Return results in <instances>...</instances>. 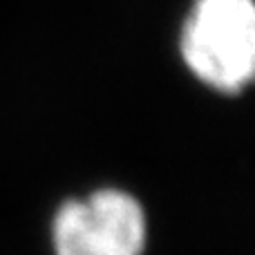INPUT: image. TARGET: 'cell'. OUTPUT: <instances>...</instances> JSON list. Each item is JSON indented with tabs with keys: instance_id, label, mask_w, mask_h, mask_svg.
<instances>
[{
	"instance_id": "7a4b0ae2",
	"label": "cell",
	"mask_w": 255,
	"mask_h": 255,
	"mask_svg": "<svg viewBox=\"0 0 255 255\" xmlns=\"http://www.w3.org/2000/svg\"><path fill=\"white\" fill-rule=\"evenodd\" d=\"M49 244L54 255H143L148 215L130 190L97 188L56 208Z\"/></svg>"
},
{
	"instance_id": "6da1fadb",
	"label": "cell",
	"mask_w": 255,
	"mask_h": 255,
	"mask_svg": "<svg viewBox=\"0 0 255 255\" xmlns=\"http://www.w3.org/2000/svg\"><path fill=\"white\" fill-rule=\"evenodd\" d=\"M184 67L197 83L238 97L255 76L253 0H193L179 31Z\"/></svg>"
}]
</instances>
